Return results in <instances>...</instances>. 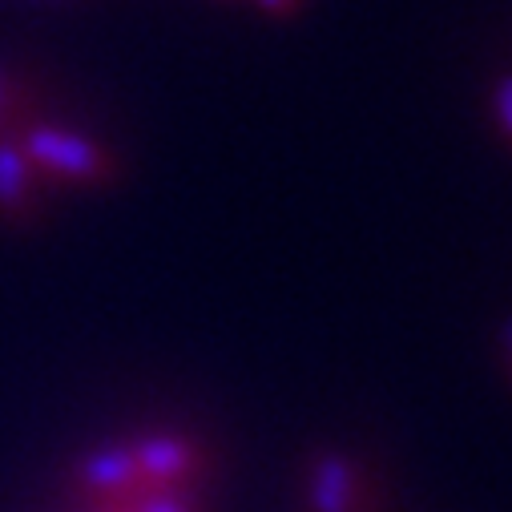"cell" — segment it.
I'll return each mask as SVG.
<instances>
[{"label":"cell","instance_id":"2","mask_svg":"<svg viewBox=\"0 0 512 512\" xmlns=\"http://www.w3.org/2000/svg\"><path fill=\"white\" fill-rule=\"evenodd\" d=\"M49 182L25 158L17 138H0V218L13 226H29L45 214Z\"/></svg>","mask_w":512,"mask_h":512},{"label":"cell","instance_id":"1","mask_svg":"<svg viewBox=\"0 0 512 512\" xmlns=\"http://www.w3.org/2000/svg\"><path fill=\"white\" fill-rule=\"evenodd\" d=\"M13 138L25 150V158L37 166V174L49 182V190L53 186H89L93 190V186H113L121 178L117 154L101 138L73 130V125L33 117Z\"/></svg>","mask_w":512,"mask_h":512},{"label":"cell","instance_id":"5","mask_svg":"<svg viewBox=\"0 0 512 512\" xmlns=\"http://www.w3.org/2000/svg\"><path fill=\"white\" fill-rule=\"evenodd\" d=\"M0 138H13V125H9L5 117H0Z\"/></svg>","mask_w":512,"mask_h":512},{"label":"cell","instance_id":"3","mask_svg":"<svg viewBox=\"0 0 512 512\" xmlns=\"http://www.w3.org/2000/svg\"><path fill=\"white\" fill-rule=\"evenodd\" d=\"M0 117L13 125V134L21 130V125H29L33 117H41L37 93H33L29 81H25L17 69H9L5 61H0Z\"/></svg>","mask_w":512,"mask_h":512},{"label":"cell","instance_id":"4","mask_svg":"<svg viewBox=\"0 0 512 512\" xmlns=\"http://www.w3.org/2000/svg\"><path fill=\"white\" fill-rule=\"evenodd\" d=\"M492 113H496V125H500V134L512 142V77H504L492 93Z\"/></svg>","mask_w":512,"mask_h":512}]
</instances>
